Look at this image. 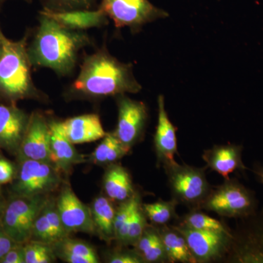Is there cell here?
<instances>
[{"instance_id":"cell-14","label":"cell","mask_w":263,"mask_h":263,"mask_svg":"<svg viewBox=\"0 0 263 263\" xmlns=\"http://www.w3.org/2000/svg\"><path fill=\"white\" fill-rule=\"evenodd\" d=\"M29 117L14 105H0V148L10 153L19 152Z\"/></svg>"},{"instance_id":"cell-16","label":"cell","mask_w":263,"mask_h":263,"mask_svg":"<svg viewBox=\"0 0 263 263\" xmlns=\"http://www.w3.org/2000/svg\"><path fill=\"white\" fill-rule=\"evenodd\" d=\"M177 129L170 120L164 106V98H158V121L156 127L154 145L157 164L162 166L174 162L175 155L178 153Z\"/></svg>"},{"instance_id":"cell-8","label":"cell","mask_w":263,"mask_h":263,"mask_svg":"<svg viewBox=\"0 0 263 263\" xmlns=\"http://www.w3.org/2000/svg\"><path fill=\"white\" fill-rule=\"evenodd\" d=\"M47 200L43 197H22L10 201L3 218V229L15 243L30 240L33 224Z\"/></svg>"},{"instance_id":"cell-38","label":"cell","mask_w":263,"mask_h":263,"mask_svg":"<svg viewBox=\"0 0 263 263\" xmlns=\"http://www.w3.org/2000/svg\"><path fill=\"white\" fill-rule=\"evenodd\" d=\"M5 1H7V0H0V5H1L2 3H4ZM24 1L27 2V3H30L31 0H24Z\"/></svg>"},{"instance_id":"cell-6","label":"cell","mask_w":263,"mask_h":263,"mask_svg":"<svg viewBox=\"0 0 263 263\" xmlns=\"http://www.w3.org/2000/svg\"><path fill=\"white\" fill-rule=\"evenodd\" d=\"M224 263H263V209L238 219Z\"/></svg>"},{"instance_id":"cell-4","label":"cell","mask_w":263,"mask_h":263,"mask_svg":"<svg viewBox=\"0 0 263 263\" xmlns=\"http://www.w3.org/2000/svg\"><path fill=\"white\" fill-rule=\"evenodd\" d=\"M172 199L190 210H201L212 186L206 178L207 167L174 162L163 165Z\"/></svg>"},{"instance_id":"cell-2","label":"cell","mask_w":263,"mask_h":263,"mask_svg":"<svg viewBox=\"0 0 263 263\" xmlns=\"http://www.w3.org/2000/svg\"><path fill=\"white\" fill-rule=\"evenodd\" d=\"M92 43L87 33L66 29L40 13L39 24L27 52L32 66L66 76L73 72L81 50Z\"/></svg>"},{"instance_id":"cell-11","label":"cell","mask_w":263,"mask_h":263,"mask_svg":"<svg viewBox=\"0 0 263 263\" xmlns=\"http://www.w3.org/2000/svg\"><path fill=\"white\" fill-rule=\"evenodd\" d=\"M117 103L119 116L117 129L114 133L119 141L130 150L144 134L148 108L143 102L128 98L126 94L118 95Z\"/></svg>"},{"instance_id":"cell-37","label":"cell","mask_w":263,"mask_h":263,"mask_svg":"<svg viewBox=\"0 0 263 263\" xmlns=\"http://www.w3.org/2000/svg\"><path fill=\"white\" fill-rule=\"evenodd\" d=\"M253 172L257 176L259 182L262 183L263 184V165L257 164V165L254 166Z\"/></svg>"},{"instance_id":"cell-29","label":"cell","mask_w":263,"mask_h":263,"mask_svg":"<svg viewBox=\"0 0 263 263\" xmlns=\"http://www.w3.org/2000/svg\"><path fill=\"white\" fill-rule=\"evenodd\" d=\"M43 9L51 12L91 10L99 8L101 0H40Z\"/></svg>"},{"instance_id":"cell-20","label":"cell","mask_w":263,"mask_h":263,"mask_svg":"<svg viewBox=\"0 0 263 263\" xmlns=\"http://www.w3.org/2000/svg\"><path fill=\"white\" fill-rule=\"evenodd\" d=\"M104 190L112 202L119 203L130 198L136 193L127 170L117 163L110 164L104 176Z\"/></svg>"},{"instance_id":"cell-26","label":"cell","mask_w":263,"mask_h":263,"mask_svg":"<svg viewBox=\"0 0 263 263\" xmlns=\"http://www.w3.org/2000/svg\"><path fill=\"white\" fill-rule=\"evenodd\" d=\"M119 141L114 133H107L103 141L92 154L93 160L98 164H115L129 152Z\"/></svg>"},{"instance_id":"cell-25","label":"cell","mask_w":263,"mask_h":263,"mask_svg":"<svg viewBox=\"0 0 263 263\" xmlns=\"http://www.w3.org/2000/svg\"><path fill=\"white\" fill-rule=\"evenodd\" d=\"M141 204V195L136 193L130 198L120 202L117 208L114 219V240L119 245L124 247L129 221L136 209Z\"/></svg>"},{"instance_id":"cell-31","label":"cell","mask_w":263,"mask_h":263,"mask_svg":"<svg viewBox=\"0 0 263 263\" xmlns=\"http://www.w3.org/2000/svg\"><path fill=\"white\" fill-rule=\"evenodd\" d=\"M146 214L143 212L142 204L138 207L129 221L127 228V234L126 237L124 247L134 246L138 239L141 238L143 231L148 226Z\"/></svg>"},{"instance_id":"cell-3","label":"cell","mask_w":263,"mask_h":263,"mask_svg":"<svg viewBox=\"0 0 263 263\" xmlns=\"http://www.w3.org/2000/svg\"><path fill=\"white\" fill-rule=\"evenodd\" d=\"M0 92L10 100H45L46 95L34 86L27 52V36L18 41L5 37L0 29Z\"/></svg>"},{"instance_id":"cell-9","label":"cell","mask_w":263,"mask_h":263,"mask_svg":"<svg viewBox=\"0 0 263 263\" xmlns=\"http://www.w3.org/2000/svg\"><path fill=\"white\" fill-rule=\"evenodd\" d=\"M13 191L18 196L44 195L56 190L61 183L58 169L50 162L22 160Z\"/></svg>"},{"instance_id":"cell-12","label":"cell","mask_w":263,"mask_h":263,"mask_svg":"<svg viewBox=\"0 0 263 263\" xmlns=\"http://www.w3.org/2000/svg\"><path fill=\"white\" fill-rule=\"evenodd\" d=\"M51 130L49 122L42 114L34 112L29 117L28 127L21 145L22 160H34L51 163Z\"/></svg>"},{"instance_id":"cell-1","label":"cell","mask_w":263,"mask_h":263,"mask_svg":"<svg viewBox=\"0 0 263 263\" xmlns=\"http://www.w3.org/2000/svg\"><path fill=\"white\" fill-rule=\"evenodd\" d=\"M142 89L130 64L123 63L109 53L105 45L84 57L79 75L66 90L69 100H98Z\"/></svg>"},{"instance_id":"cell-36","label":"cell","mask_w":263,"mask_h":263,"mask_svg":"<svg viewBox=\"0 0 263 263\" xmlns=\"http://www.w3.org/2000/svg\"><path fill=\"white\" fill-rule=\"evenodd\" d=\"M18 245V243H15L4 230H0V259Z\"/></svg>"},{"instance_id":"cell-21","label":"cell","mask_w":263,"mask_h":263,"mask_svg":"<svg viewBox=\"0 0 263 263\" xmlns=\"http://www.w3.org/2000/svg\"><path fill=\"white\" fill-rule=\"evenodd\" d=\"M133 247L144 263H171L160 233L153 224H148Z\"/></svg>"},{"instance_id":"cell-33","label":"cell","mask_w":263,"mask_h":263,"mask_svg":"<svg viewBox=\"0 0 263 263\" xmlns=\"http://www.w3.org/2000/svg\"><path fill=\"white\" fill-rule=\"evenodd\" d=\"M108 262L110 263H144V261L137 253L136 250L118 249L108 255Z\"/></svg>"},{"instance_id":"cell-10","label":"cell","mask_w":263,"mask_h":263,"mask_svg":"<svg viewBox=\"0 0 263 263\" xmlns=\"http://www.w3.org/2000/svg\"><path fill=\"white\" fill-rule=\"evenodd\" d=\"M173 226L184 237L195 263L222 262L229 249L231 232L195 230L178 223Z\"/></svg>"},{"instance_id":"cell-32","label":"cell","mask_w":263,"mask_h":263,"mask_svg":"<svg viewBox=\"0 0 263 263\" xmlns=\"http://www.w3.org/2000/svg\"><path fill=\"white\" fill-rule=\"evenodd\" d=\"M30 240L51 246L56 245V240L52 233L51 227L48 224L47 218L45 215L43 209L33 224Z\"/></svg>"},{"instance_id":"cell-23","label":"cell","mask_w":263,"mask_h":263,"mask_svg":"<svg viewBox=\"0 0 263 263\" xmlns=\"http://www.w3.org/2000/svg\"><path fill=\"white\" fill-rule=\"evenodd\" d=\"M117 209L107 197H97L91 209L95 230L103 240L110 242L114 240V219Z\"/></svg>"},{"instance_id":"cell-19","label":"cell","mask_w":263,"mask_h":263,"mask_svg":"<svg viewBox=\"0 0 263 263\" xmlns=\"http://www.w3.org/2000/svg\"><path fill=\"white\" fill-rule=\"evenodd\" d=\"M40 13L47 15L66 29L80 32L101 27L108 23V17L99 8L96 10L66 12H51L43 10Z\"/></svg>"},{"instance_id":"cell-35","label":"cell","mask_w":263,"mask_h":263,"mask_svg":"<svg viewBox=\"0 0 263 263\" xmlns=\"http://www.w3.org/2000/svg\"><path fill=\"white\" fill-rule=\"evenodd\" d=\"M14 174L13 164L5 159H0V185L11 182Z\"/></svg>"},{"instance_id":"cell-34","label":"cell","mask_w":263,"mask_h":263,"mask_svg":"<svg viewBox=\"0 0 263 263\" xmlns=\"http://www.w3.org/2000/svg\"><path fill=\"white\" fill-rule=\"evenodd\" d=\"M0 263H26L25 253L22 245H18L0 259Z\"/></svg>"},{"instance_id":"cell-18","label":"cell","mask_w":263,"mask_h":263,"mask_svg":"<svg viewBox=\"0 0 263 263\" xmlns=\"http://www.w3.org/2000/svg\"><path fill=\"white\" fill-rule=\"evenodd\" d=\"M51 130V163L60 171H70L74 164L84 161L82 156L78 153L62 127V122L51 120L49 122Z\"/></svg>"},{"instance_id":"cell-15","label":"cell","mask_w":263,"mask_h":263,"mask_svg":"<svg viewBox=\"0 0 263 263\" xmlns=\"http://www.w3.org/2000/svg\"><path fill=\"white\" fill-rule=\"evenodd\" d=\"M243 149L242 145H214L203 151L202 158L206 163L207 168L228 179L230 175L235 171L245 172L247 170L242 160Z\"/></svg>"},{"instance_id":"cell-7","label":"cell","mask_w":263,"mask_h":263,"mask_svg":"<svg viewBox=\"0 0 263 263\" xmlns=\"http://www.w3.org/2000/svg\"><path fill=\"white\" fill-rule=\"evenodd\" d=\"M99 8L113 21L116 27L139 32L145 24L168 16L148 0H101Z\"/></svg>"},{"instance_id":"cell-39","label":"cell","mask_w":263,"mask_h":263,"mask_svg":"<svg viewBox=\"0 0 263 263\" xmlns=\"http://www.w3.org/2000/svg\"><path fill=\"white\" fill-rule=\"evenodd\" d=\"M1 200H2V190H1V187H0V205H1Z\"/></svg>"},{"instance_id":"cell-5","label":"cell","mask_w":263,"mask_h":263,"mask_svg":"<svg viewBox=\"0 0 263 263\" xmlns=\"http://www.w3.org/2000/svg\"><path fill=\"white\" fill-rule=\"evenodd\" d=\"M257 209L255 193L236 178H230L220 185L212 186L201 210L216 213L223 218L240 219L252 215Z\"/></svg>"},{"instance_id":"cell-22","label":"cell","mask_w":263,"mask_h":263,"mask_svg":"<svg viewBox=\"0 0 263 263\" xmlns=\"http://www.w3.org/2000/svg\"><path fill=\"white\" fill-rule=\"evenodd\" d=\"M171 263H195L184 237L173 224L156 226Z\"/></svg>"},{"instance_id":"cell-28","label":"cell","mask_w":263,"mask_h":263,"mask_svg":"<svg viewBox=\"0 0 263 263\" xmlns=\"http://www.w3.org/2000/svg\"><path fill=\"white\" fill-rule=\"evenodd\" d=\"M178 224H183L198 230L206 231L231 232V228L224 221H219L211 217L201 210H190L184 216L179 217Z\"/></svg>"},{"instance_id":"cell-27","label":"cell","mask_w":263,"mask_h":263,"mask_svg":"<svg viewBox=\"0 0 263 263\" xmlns=\"http://www.w3.org/2000/svg\"><path fill=\"white\" fill-rule=\"evenodd\" d=\"M179 205L176 200H159L153 203L142 204L143 212L147 219L155 226L169 224L172 220L176 221L179 216L176 213V207Z\"/></svg>"},{"instance_id":"cell-24","label":"cell","mask_w":263,"mask_h":263,"mask_svg":"<svg viewBox=\"0 0 263 263\" xmlns=\"http://www.w3.org/2000/svg\"><path fill=\"white\" fill-rule=\"evenodd\" d=\"M60 257L69 263H98L100 262L94 249L81 240L67 238L56 243Z\"/></svg>"},{"instance_id":"cell-30","label":"cell","mask_w":263,"mask_h":263,"mask_svg":"<svg viewBox=\"0 0 263 263\" xmlns=\"http://www.w3.org/2000/svg\"><path fill=\"white\" fill-rule=\"evenodd\" d=\"M27 243L24 246L26 263H51L54 261L51 245L32 240Z\"/></svg>"},{"instance_id":"cell-40","label":"cell","mask_w":263,"mask_h":263,"mask_svg":"<svg viewBox=\"0 0 263 263\" xmlns=\"http://www.w3.org/2000/svg\"><path fill=\"white\" fill-rule=\"evenodd\" d=\"M2 54V43L1 41H0V57H1Z\"/></svg>"},{"instance_id":"cell-13","label":"cell","mask_w":263,"mask_h":263,"mask_svg":"<svg viewBox=\"0 0 263 263\" xmlns=\"http://www.w3.org/2000/svg\"><path fill=\"white\" fill-rule=\"evenodd\" d=\"M56 203L62 224L68 233L93 234L96 231L91 209L79 200L70 187L62 190Z\"/></svg>"},{"instance_id":"cell-17","label":"cell","mask_w":263,"mask_h":263,"mask_svg":"<svg viewBox=\"0 0 263 263\" xmlns=\"http://www.w3.org/2000/svg\"><path fill=\"white\" fill-rule=\"evenodd\" d=\"M65 136L72 144H82L103 139L104 130L100 118L95 114H84L70 118L62 122Z\"/></svg>"}]
</instances>
